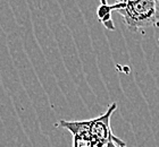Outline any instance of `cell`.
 Masks as SVG:
<instances>
[{
    "instance_id": "6da1fadb",
    "label": "cell",
    "mask_w": 159,
    "mask_h": 147,
    "mask_svg": "<svg viewBox=\"0 0 159 147\" xmlns=\"http://www.w3.org/2000/svg\"><path fill=\"white\" fill-rule=\"evenodd\" d=\"M111 8L120 14L125 26L131 32H138L139 29L152 26L158 22L155 0H140L129 5L114 3Z\"/></svg>"
},
{
    "instance_id": "7a4b0ae2",
    "label": "cell",
    "mask_w": 159,
    "mask_h": 147,
    "mask_svg": "<svg viewBox=\"0 0 159 147\" xmlns=\"http://www.w3.org/2000/svg\"><path fill=\"white\" fill-rule=\"evenodd\" d=\"M117 109V103L110 104L107 111L98 118L89 120L90 147H106L114 136L110 128V119Z\"/></svg>"
},
{
    "instance_id": "3957f363",
    "label": "cell",
    "mask_w": 159,
    "mask_h": 147,
    "mask_svg": "<svg viewBox=\"0 0 159 147\" xmlns=\"http://www.w3.org/2000/svg\"><path fill=\"white\" fill-rule=\"evenodd\" d=\"M113 8L109 5H100L97 9V16L99 22L102 23V25L109 31H115V24L111 18Z\"/></svg>"
},
{
    "instance_id": "277c9868",
    "label": "cell",
    "mask_w": 159,
    "mask_h": 147,
    "mask_svg": "<svg viewBox=\"0 0 159 147\" xmlns=\"http://www.w3.org/2000/svg\"><path fill=\"white\" fill-rule=\"evenodd\" d=\"M106 147H126V144H125V141H122L120 138H118L117 136L114 135Z\"/></svg>"
},
{
    "instance_id": "5b68a950",
    "label": "cell",
    "mask_w": 159,
    "mask_h": 147,
    "mask_svg": "<svg viewBox=\"0 0 159 147\" xmlns=\"http://www.w3.org/2000/svg\"><path fill=\"white\" fill-rule=\"evenodd\" d=\"M136 1H140V0H116L115 3H118V5H129V3L136 2Z\"/></svg>"
},
{
    "instance_id": "8992f818",
    "label": "cell",
    "mask_w": 159,
    "mask_h": 147,
    "mask_svg": "<svg viewBox=\"0 0 159 147\" xmlns=\"http://www.w3.org/2000/svg\"><path fill=\"white\" fill-rule=\"evenodd\" d=\"M156 1V16L157 19L159 20V0H155Z\"/></svg>"
},
{
    "instance_id": "52a82bcc",
    "label": "cell",
    "mask_w": 159,
    "mask_h": 147,
    "mask_svg": "<svg viewBox=\"0 0 159 147\" xmlns=\"http://www.w3.org/2000/svg\"><path fill=\"white\" fill-rule=\"evenodd\" d=\"M100 3L101 5H108V1L107 0H100Z\"/></svg>"
}]
</instances>
